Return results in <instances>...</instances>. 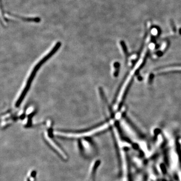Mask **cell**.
<instances>
[{
  "mask_svg": "<svg viewBox=\"0 0 181 181\" xmlns=\"http://www.w3.org/2000/svg\"><path fill=\"white\" fill-rule=\"evenodd\" d=\"M61 46H62V43L59 42V41L57 42L56 44V45H54V47H53V49L50 51V53H48V54H47L44 57H43L42 59H41L38 62V64L35 66L32 71L31 72V74H30L29 79H28V80H27L26 83L25 88H24L23 90L22 91L21 94L20 95V97L18 99L17 102L16 103V107H19L21 104L22 103L24 99L25 98V96L27 94V92L29 90L30 88L31 87V84L32 83L33 80H34V77H35L36 74H37V71H38L39 68L42 67V65L45 62H47V60H48L50 58H51L58 51V50H59V48H60Z\"/></svg>",
  "mask_w": 181,
  "mask_h": 181,
  "instance_id": "1",
  "label": "cell"
},
{
  "mask_svg": "<svg viewBox=\"0 0 181 181\" xmlns=\"http://www.w3.org/2000/svg\"><path fill=\"white\" fill-rule=\"evenodd\" d=\"M7 14L12 16L13 17H15L17 18L20 19L21 20L26 22H35V23H39L41 21V18L39 17H33V18H26V17H21L20 16L15 15V14L10 13V12H7Z\"/></svg>",
  "mask_w": 181,
  "mask_h": 181,
  "instance_id": "2",
  "label": "cell"
},
{
  "mask_svg": "<svg viewBox=\"0 0 181 181\" xmlns=\"http://www.w3.org/2000/svg\"><path fill=\"white\" fill-rule=\"evenodd\" d=\"M46 139H47V141H48V143L51 145V146H53L54 148V149L56 150L59 152V154L62 156V158H65V159L67 158V156L65 155V153H64V152H62V149L53 142V141L52 140L47 136H46Z\"/></svg>",
  "mask_w": 181,
  "mask_h": 181,
  "instance_id": "3",
  "label": "cell"
}]
</instances>
